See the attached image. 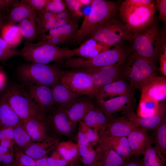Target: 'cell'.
Instances as JSON below:
<instances>
[{
	"mask_svg": "<svg viewBox=\"0 0 166 166\" xmlns=\"http://www.w3.org/2000/svg\"><path fill=\"white\" fill-rule=\"evenodd\" d=\"M118 10L113 1L92 0L89 14L84 16L81 25L69 42L74 45L82 43L98 26L115 17Z\"/></svg>",
	"mask_w": 166,
	"mask_h": 166,
	"instance_id": "cell-1",
	"label": "cell"
},
{
	"mask_svg": "<svg viewBox=\"0 0 166 166\" xmlns=\"http://www.w3.org/2000/svg\"><path fill=\"white\" fill-rule=\"evenodd\" d=\"M20 55L26 61L44 64L61 63L75 56L73 49L53 46L42 40L36 43L26 42Z\"/></svg>",
	"mask_w": 166,
	"mask_h": 166,
	"instance_id": "cell-2",
	"label": "cell"
},
{
	"mask_svg": "<svg viewBox=\"0 0 166 166\" xmlns=\"http://www.w3.org/2000/svg\"><path fill=\"white\" fill-rule=\"evenodd\" d=\"M2 95L21 119L31 118L45 121L46 113L34 103L23 85L14 84Z\"/></svg>",
	"mask_w": 166,
	"mask_h": 166,
	"instance_id": "cell-3",
	"label": "cell"
},
{
	"mask_svg": "<svg viewBox=\"0 0 166 166\" xmlns=\"http://www.w3.org/2000/svg\"><path fill=\"white\" fill-rule=\"evenodd\" d=\"M17 72L26 86L42 85L52 87L59 81L61 71L55 65L32 63L21 65Z\"/></svg>",
	"mask_w": 166,
	"mask_h": 166,
	"instance_id": "cell-4",
	"label": "cell"
},
{
	"mask_svg": "<svg viewBox=\"0 0 166 166\" xmlns=\"http://www.w3.org/2000/svg\"><path fill=\"white\" fill-rule=\"evenodd\" d=\"M121 74L123 78L129 82L134 90L140 89L147 80L156 74L153 61L133 52L128 57L126 63L122 66Z\"/></svg>",
	"mask_w": 166,
	"mask_h": 166,
	"instance_id": "cell-5",
	"label": "cell"
},
{
	"mask_svg": "<svg viewBox=\"0 0 166 166\" xmlns=\"http://www.w3.org/2000/svg\"><path fill=\"white\" fill-rule=\"evenodd\" d=\"M135 36L125 23L115 17L98 26L88 38H93L114 46L123 41L132 40Z\"/></svg>",
	"mask_w": 166,
	"mask_h": 166,
	"instance_id": "cell-6",
	"label": "cell"
},
{
	"mask_svg": "<svg viewBox=\"0 0 166 166\" xmlns=\"http://www.w3.org/2000/svg\"><path fill=\"white\" fill-rule=\"evenodd\" d=\"M119 10L123 22L136 36L152 24L156 10L153 1L139 6L119 7Z\"/></svg>",
	"mask_w": 166,
	"mask_h": 166,
	"instance_id": "cell-7",
	"label": "cell"
},
{
	"mask_svg": "<svg viewBox=\"0 0 166 166\" xmlns=\"http://www.w3.org/2000/svg\"><path fill=\"white\" fill-rule=\"evenodd\" d=\"M160 36L157 26L152 24L133 39V52L152 61L162 45Z\"/></svg>",
	"mask_w": 166,
	"mask_h": 166,
	"instance_id": "cell-8",
	"label": "cell"
},
{
	"mask_svg": "<svg viewBox=\"0 0 166 166\" xmlns=\"http://www.w3.org/2000/svg\"><path fill=\"white\" fill-rule=\"evenodd\" d=\"M60 79L73 92L91 98L95 96L100 88L94 83L90 76L81 69L61 71Z\"/></svg>",
	"mask_w": 166,
	"mask_h": 166,
	"instance_id": "cell-9",
	"label": "cell"
},
{
	"mask_svg": "<svg viewBox=\"0 0 166 166\" xmlns=\"http://www.w3.org/2000/svg\"><path fill=\"white\" fill-rule=\"evenodd\" d=\"M45 121L52 136H65L72 141L77 136V123L69 119L65 110L54 108L46 113Z\"/></svg>",
	"mask_w": 166,
	"mask_h": 166,
	"instance_id": "cell-10",
	"label": "cell"
},
{
	"mask_svg": "<svg viewBox=\"0 0 166 166\" xmlns=\"http://www.w3.org/2000/svg\"><path fill=\"white\" fill-rule=\"evenodd\" d=\"M133 93L105 101L97 102V106L104 113L108 121L114 117L129 114Z\"/></svg>",
	"mask_w": 166,
	"mask_h": 166,
	"instance_id": "cell-11",
	"label": "cell"
},
{
	"mask_svg": "<svg viewBox=\"0 0 166 166\" xmlns=\"http://www.w3.org/2000/svg\"><path fill=\"white\" fill-rule=\"evenodd\" d=\"M133 113L114 117L108 121L104 133L107 136H126L140 126L136 121Z\"/></svg>",
	"mask_w": 166,
	"mask_h": 166,
	"instance_id": "cell-12",
	"label": "cell"
},
{
	"mask_svg": "<svg viewBox=\"0 0 166 166\" xmlns=\"http://www.w3.org/2000/svg\"><path fill=\"white\" fill-rule=\"evenodd\" d=\"M122 66L110 65L81 69L90 76L96 85L100 87L123 78Z\"/></svg>",
	"mask_w": 166,
	"mask_h": 166,
	"instance_id": "cell-13",
	"label": "cell"
},
{
	"mask_svg": "<svg viewBox=\"0 0 166 166\" xmlns=\"http://www.w3.org/2000/svg\"><path fill=\"white\" fill-rule=\"evenodd\" d=\"M3 16L4 26L14 25L26 18L37 22V12L23 0H15Z\"/></svg>",
	"mask_w": 166,
	"mask_h": 166,
	"instance_id": "cell-14",
	"label": "cell"
},
{
	"mask_svg": "<svg viewBox=\"0 0 166 166\" xmlns=\"http://www.w3.org/2000/svg\"><path fill=\"white\" fill-rule=\"evenodd\" d=\"M140 90L141 92L140 98L163 101L166 98V78L156 74L147 80Z\"/></svg>",
	"mask_w": 166,
	"mask_h": 166,
	"instance_id": "cell-15",
	"label": "cell"
},
{
	"mask_svg": "<svg viewBox=\"0 0 166 166\" xmlns=\"http://www.w3.org/2000/svg\"><path fill=\"white\" fill-rule=\"evenodd\" d=\"M26 90L34 103L46 113L53 108L51 87L42 85L27 86Z\"/></svg>",
	"mask_w": 166,
	"mask_h": 166,
	"instance_id": "cell-16",
	"label": "cell"
},
{
	"mask_svg": "<svg viewBox=\"0 0 166 166\" xmlns=\"http://www.w3.org/2000/svg\"><path fill=\"white\" fill-rule=\"evenodd\" d=\"M134 90L123 78L100 87L95 97L97 102L105 101L133 92Z\"/></svg>",
	"mask_w": 166,
	"mask_h": 166,
	"instance_id": "cell-17",
	"label": "cell"
},
{
	"mask_svg": "<svg viewBox=\"0 0 166 166\" xmlns=\"http://www.w3.org/2000/svg\"><path fill=\"white\" fill-rule=\"evenodd\" d=\"M51 89L54 108L66 110L79 98L60 79Z\"/></svg>",
	"mask_w": 166,
	"mask_h": 166,
	"instance_id": "cell-18",
	"label": "cell"
},
{
	"mask_svg": "<svg viewBox=\"0 0 166 166\" xmlns=\"http://www.w3.org/2000/svg\"><path fill=\"white\" fill-rule=\"evenodd\" d=\"M133 156L142 155L144 150L153 143L147 130L139 127L132 131L127 138Z\"/></svg>",
	"mask_w": 166,
	"mask_h": 166,
	"instance_id": "cell-19",
	"label": "cell"
},
{
	"mask_svg": "<svg viewBox=\"0 0 166 166\" xmlns=\"http://www.w3.org/2000/svg\"><path fill=\"white\" fill-rule=\"evenodd\" d=\"M96 149L100 155V159L106 166H123L125 163L123 158L108 144L103 132L99 135Z\"/></svg>",
	"mask_w": 166,
	"mask_h": 166,
	"instance_id": "cell-20",
	"label": "cell"
},
{
	"mask_svg": "<svg viewBox=\"0 0 166 166\" xmlns=\"http://www.w3.org/2000/svg\"><path fill=\"white\" fill-rule=\"evenodd\" d=\"M112 47L94 38H89L73 50L75 56L89 58L109 50Z\"/></svg>",
	"mask_w": 166,
	"mask_h": 166,
	"instance_id": "cell-21",
	"label": "cell"
},
{
	"mask_svg": "<svg viewBox=\"0 0 166 166\" xmlns=\"http://www.w3.org/2000/svg\"><path fill=\"white\" fill-rule=\"evenodd\" d=\"M21 123L35 142L42 141L51 136L49 134V130L45 121L28 118L22 120Z\"/></svg>",
	"mask_w": 166,
	"mask_h": 166,
	"instance_id": "cell-22",
	"label": "cell"
},
{
	"mask_svg": "<svg viewBox=\"0 0 166 166\" xmlns=\"http://www.w3.org/2000/svg\"><path fill=\"white\" fill-rule=\"evenodd\" d=\"M59 140L50 136L42 141L34 143L23 152L35 160L41 159L56 148Z\"/></svg>",
	"mask_w": 166,
	"mask_h": 166,
	"instance_id": "cell-23",
	"label": "cell"
},
{
	"mask_svg": "<svg viewBox=\"0 0 166 166\" xmlns=\"http://www.w3.org/2000/svg\"><path fill=\"white\" fill-rule=\"evenodd\" d=\"M92 99L88 97L79 98L65 110L69 119L76 123L82 121L95 106Z\"/></svg>",
	"mask_w": 166,
	"mask_h": 166,
	"instance_id": "cell-24",
	"label": "cell"
},
{
	"mask_svg": "<svg viewBox=\"0 0 166 166\" xmlns=\"http://www.w3.org/2000/svg\"><path fill=\"white\" fill-rule=\"evenodd\" d=\"M82 121L99 135L106 130L108 120L104 113L97 106H95Z\"/></svg>",
	"mask_w": 166,
	"mask_h": 166,
	"instance_id": "cell-25",
	"label": "cell"
},
{
	"mask_svg": "<svg viewBox=\"0 0 166 166\" xmlns=\"http://www.w3.org/2000/svg\"><path fill=\"white\" fill-rule=\"evenodd\" d=\"M22 119L2 95L0 97V129L5 127H15Z\"/></svg>",
	"mask_w": 166,
	"mask_h": 166,
	"instance_id": "cell-26",
	"label": "cell"
},
{
	"mask_svg": "<svg viewBox=\"0 0 166 166\" xmlns=\"http://www.w3.org/2000/svg\"><path fill=\"white\" fill-rule=\"evenodd\" d=\"M104 132L108 144L123 158L125 163L129 161L133 155L126 137L108 136Z\"/></svg>",
	"mask_w": 166,
	"mask_h": 166,
	"instance_id": "cell-27",
	"label": "cell"
},
{
	"mask_svg": "<svg viewBox=\"0 0 166 166\" xmlns=\"http://www.w3.org/2000/svg\"><path fill=\"white\" fill-rule=\"evenodd\" d=\"M79 27L78 20H74L69 23L49 30L48 34H45L41 36L42 40L56 37L60 38L63 44L67 43L69 41Z\"/></svg>",
	"mask_w": 166,
	"mask_h": 166,
	"instance_id": "cell-28",
	"label": "cell"
},
{
	"mask_svg": "<svg viewBox=\"0 0 166 166\" xmlns=\"http://www.w3.org/2000/svg\"><path fill=\"white\" fill-rule=\"evenodd\" d=\"M166 105L164 102H160L156 113L147 118H140L135 114L134 117L140 127L147 131L154 130L157 126L166 117Z\"/></svg>",
	"mask_w": 166,
	"mask_h": 166,
	"instance_id": "cell-29",
	"label": "cell"
},
{
	"mask_svg": "<svg viewBox=\"0 0 166 166\" xmlns=\"http://www.w3.org/2000/svg\"><path fill=\"white\" fill-rule=\"evenodd\" d=\"M78 123L76 136L77 145L89 146L97 143L100 139L98 133L87 125L83 121H81Z\"/></svg>",
	"mask_w": 166,
	"mask_h": 166,
	"instance_id": "cell-30",
	"label": "cell"
},
{
	"mask_svg": "<svg viewBox=\"0 0 166 166\" xmlns=\"http://www.w3.org/2000/svg\"><path fill=\"white\" fill-rule=\"evenodd\" d=\"M0 35L4 41L13 48L20 43L22 37L18 26L15 25L4 26L0 31Z\"/></svg>",
	"mask_w": 166,
	"mask_h": 166,
	"instance_id": "cell-31",
	"label": "cell"
},
{
	"mask_svg": "<svg viewBox=\"0 0 166 166\" xmlns=\"http://www.w3.org/2000/svg\"><path fill=\"white\" fill-rule=\"evenodd\" d=\"M142 155V162L144 166H164L163 155L155 147L151 145L148 146Z\"/></svg>",
	"mask_w": 166,
	"mask_h": 166,
	"instance_id": "cell-32",
	"label": "cell"
},
{
	"mask_svg": "<svg viewBox=\"0 0 166 166\" xmlns=\"http://www.w3.org/2000/svg\"><path fill=\"white\" fill-rule=\"evenodd\" d=\"M152 140L155 147L163 155H166V118L165 117L154 129Z\"/></svg>",
	"mask_w": 166,
	"mask_h": 166,
	"instance_id": "cell-33",
	"label": "cell"
},
{
	"mask_svg": "<svg viewBox=\"0 0 166 166\" xmlns=\"http://www.w3.org/2000/svg\"><path fill=\"white\" fill-rule=\"evenodd\" d=\"M14 140L15 145L23 152L35 142L28 133L21 122L14 127Z\"/></svg>",
	"mask_w": 166,
	"mask_h": 166,
	"instance_id": "cell-34",
	"label": "cell"
},
{
	"mask_svg": "<svg viewBox=\"0 0 166 166\" xmlns=\"http://www.w3.org/2000/svg\"><path fill=\"white\" fill-rule=\"evenodd\" d=\"M56 149L64 159L69 161L78 156V146L72 141L59 142Z\"/></svg>",
	"mask_w": 166,
	"mask_h": 166,
	"instance_id": "cell-35",
	"label": "cell"
},
{
	"mask_svg": "<svg viewBox=\"0 0 166 166\" xmlns=\"http://www.w3.org/2000/svg\"><path fill=\"white\" fill-rule=\"evenodd\" d=\"M78 146V156L84 166L89 165L99 160L98 152L96 149H94L91 145Z\"/></svg>",
	"mask_w": 166,
	"mask_h": 166,
	"instance_id": "cell-36",
	"label": "cell"
},
{
	"mask_svg": "<svg viewBox=\"0 0 166 166\" xmlns=\"http://www.w3.org/2000/svg\"><path fill=\"white\" fill-rule=\"evenodd\" d=\"M160 102L148 98H140L137 110V116L140 118H147L154 115Z\"/></svg>",
	"mask_w": 166,
	"mask_h": 166,
	"instance_id": "cell-37",
	"label": "cell"
},
{
	"mask_svg": "<svg viewBox=\"0 0 166 166\" xmlns=\"http://www.w3.org/2000/svg\"><path fill=\"white\" fill-rule=\"evenodd\" d=\"M36 22L28 18L19 22L18 26L26 42L32 43L37 37Z\"/></svg>",
	"mask_w": 166,
	"mask_h": 166,
	"instance_id": "cell-38",
	"label": "cell"
},
{
	"mask_svg": "<svg viewBox=\"0 0 166 166\" xmlns=\"http://www.w3.org/2000/svg\"><path fill=\"white\" fill-rule=\"evenodd\" d=\"M74 20L75 19L73 18H57L55 17L37 27V36H41L45 34V32L49 30L64 26L71 22Z\"/></svg>",
	"mask_w": 166,
	"mask_h": 166,
	"instance_id": "cell-39",
	"label": "cell"
},
{
	"mask_svg": "<svg viewBox=\"0 0 166 166\" xmlns=\"http://www.w3.org/2000/svg\"><path fill=\"white\" fill-rule=\"evenodd\" d=\"M20 55V51L10 46L2 38L0 32V62H3Z\"/></svg>",
	"mask_w": 166,
	"mask_h": 166,
	"instance_id": "cell-40",
	"label": "cell"
},
{
	"mask_svg": "<svg viewBox=\"0 0 166 166\" xmlns=\"http://www.w3.org/2000/svg\"><path fill=\"white\" fill-rule=\"evenodd\" d=\"M15 161L14 166H35V160L25 154L15 145L14 147Z\"/></svg>",
	"mask_w": 166,
	"mask_h": 166,
	"instance_id": "cell-41",
	"label": "cell"
},
{
	"mask_svg": "<svg viewBox=\"0 0 166 166\" xmlns=\"http://www.w3.org/2000/svg\"><path fill=\"white\" fill-rule=\"evenodd\" d=\"M64 1L66 4L67 9L74 19L78 20L82 16L83 14L80 10V8L81 5L79 0H65Z\"/></svg>",
	"mask_w": 166,
	"mask_h": 166,
	"instance_id": "cell-42",
	"label": "cell"
},
{
	"mask_svg": "<svg viewBox=\"0 0 166 166\" xmlns=\"http://www.w3.org/2000/svg\"><path fill=\"white\" fill-rule=\"evenodd\" d=\"M66 6L64 1L61 0H49L45 8L51 12L58 14L66 9Z\"/></svg>",
	"mask_w": 166,
	"mask_h": 166,
	"instance_id": "cell-43",
	"label": "cell"
},
{
	"mask_svg": "<svg viewBox=\"0 0 166 166\" xmlns=\"http://www.w3.org/2000/svg\"><path fill=\"white\" fill-rule=\"evenodd\" d=\"M47 160L49 166H69V163L64 159L56 149L50 157H47Z\"/></svg>",
	"mask_w": 166,
	"mask_h": 166,
	"instance_id": "cell-44",
	"label": "cell"
},
{
	"mask_svg": "<svg viewBox=\"0 0 166 166\" xmlns=\"http://www.w3.org/2000/svg\"><path fill=\"white\" fill-rule=\"evenodd\" d=\"M56 14L49 12L45 8L38 13L37 12V27H39L49 20L55 18Z\"/></svg>",
	"mask_w": 166,
	"mask_h": 166,
	"instance_id": "cell-45",
	"label": "cell"
},
{
	"mask_svg": "<svg viewBox=\"0 0 166 166\" xmlns=\"http://www.w3.org/2000/svg\"><path fill=\"white\" fill-rule=\"evenodd\" d=\"M156 10L159 12L158 19L164 23L166 22V0H156L155 5Z\"/></svg>",
	"mask_w": 166,
	"mask_h": 166,
	"instance_id": "cell-46",
	"label": "cell"
},
{
	"mask_svg": "<svg viewBox=\"0 0 166 166\" xmlns=\"http://www.w3.org/2000/svg\"><path fill=\"white\" fill-rule=\"evenodd\" d=\"M153 1L151 0H126L122 2L119 7L139 6L150 3Z\"/></svg>",
	"mask_w": 166,
	"mask_h": 166,
	"instance_id": "cell-47",
	"label": "cell"
},
{
	"mask_svg": "<svg viewBox=\"0 0 166 166\" xmlns=\"http://www.w3.org/2000/svg\"><path fill=\"white\" fill-rule=\"evenodd\" d=\"M36 11H40L44 9L49 0H23Z\"/></svg>",
	"mask_w": 166,
	"mask_h": 166,
	"instance_id": "cell-48",
	"label": "cell"
},
{
	"mask_svg": "<svg viewBox=\"0 0 166 166\" xmlns=\"http://www.w3.org/2000/svg\"><path fill=\"white\" fill-rule=\"evenodd\" d=\"M160 69L162 74L166 76V45H162L160 58Z\"/></svg>",
	"mask_w": 166,
	"mask_h": 166,
	"instance_id": "cell-49",
	"label": "cell"
},
{
	"mask_svg": "<svg viewBox=\"0 0 166 166\" xmlns=\"http://www.w3.org/2000/svg\"><path fill=\"white\" fill-rule=\"evenodd\" d=\"M4 139L14 140V127H5L0 129V140Z\"/></svg>",
	"mask_w": 166,
	"mask_h": 166,
	"instance_id": "cell-50",
	"label": "cell"
},
{
	"mask_svg": "<svg viewBox=\"0 0 166 166\" xmlns=\"http://www.w3.org/2000/svg\"><path fill=\"white\" fill-rule=\"evenodd\" d=\"M14 155V149L13 150L4 154L3 155L2 163L4 165L8 166L12 162Z\"/></svg>",
	"mask_w": 166,
	"mask_h": 166,
	"instance_id": "cell-51",
	"label": "cell"
},
{
	"mask_svg": "<svg viewBox=\"0 0 166 166\" xmlns=\"http://www.w3.org/2000/svg\"><path fill=\"white\" fill-rule=\"evenodd\" d=\"M15 143L14 140L10 139H4L0 140V145L10 150H14Z\"/></svg>",
	"mask_w": 166,
	"mask_h": 166,
	"instance_id": "cell-52",
	"label": "cell"
},
{
	"mask_svg": "<svg viewBox=\"0 0 166 166\" xmlns=\"http://www.w3.org/2000/svg\"><path fill=\"white\" fill-rule=\"evenodd\" d=\"M15 0H0V14L12 6Z\"/></svg>",
	"mask_w": 166,
	"mask_h": 166,
	"instance_id": "cell-53",
	"label": "cell"
},
{
	"mask_svg": "<svg viewBox=\"0 0 166 166\" xmlns=\"http://www.w3.org/2000/svg\"><path fill=\"white\" fill-rule=\"evenodd\" d=\"M125 162L123 166H144L142 161L138 160H132Z\"/></svg>",
	"mask_w": 166,
	"mask_h": 166,
	"instance_id": "cell-54",
	"label": "cell"
},
{
	"mask_svg": "<svg viewBox=\"0 0 166 166\" xmlns=\"http://www.w3.org/2000/svg\"><path fill=\"white\" fill-rule=\"evenodd\" d=\"M35 166H49L46 156L41 159L35 160Z\"/></svg>",
	"mask_w": 166,
	"mask_h": 166,
	"instance_id": "cell-55",
	"label": "cell"
},
{
	"mask_svg": "<svg viewBox=\"0 0 166 166\" xmlns=\"http://www.w3.org/2000/svg\"><path fill=\"white\" fill-rule=\"evenodd\" d=\"M69 166H84L78 156L77 158L69 161Z\"/></svg>",
	"mask_w": 166,
	"mask_h": 166,
	"instance_id": "cell-56",
	"label": "cell"
},
{
	"mask_svg": "<svg viewBox=\"0 0 166 166\" xmlns=\"http://www.w3.org/2000/svg\"><path fill=\"white\" fill-rule=\"evenodd\" d=\"M6 82V76L0 69V91L4 87Z\"/></svg>",
	"mask_w": 166,
	"mask_h": 166,
	"instance_id": "cell-57",
	"label": "cell"
},
{
	"mask_svg": "<svg viewBox=\"0 0 166 166\" xmlns=\"http://www.w3.org/2000/svg\"><path fill=\"white\" fill-rule=\"evenodd\" d=\"M87 166H106L101 160H98Z\"/></svg>",
	"mask_w": 166,
	"mask_h": 166,
	"instance_id": "cell-58",
	"label": "cell"
},
{
	"mask_svg": "<svg viewBox=\"0 0 166 166\" xmlns=\"http://www.w3.org/2000/svg\"><path fill=\"white\" fill-rule=\"evenodd\" d=\"M4 18L3 14H0V32L4 26Z\"/></svg>",
	"mask_w": 166,
	"mask_h": 166,
	"instance_id": "cell-59",
	"label": "cell"
},
{
	"mask_svg": "<svg viewBox=\"0 0 166 166\" xmlns=\"http://www.w3.org/2000/svg\"><path fill=\"white\" fill-rule=\"evenodd\" d=\"M92 0H79V2L82 5H88L91 4Z\"/></svg>",
	"mask_w": 166,
	"mask_h": 166,
	"instance_id": "cell-60",
	"label": "cell"
},
{
	"mask_svg": "<svg viewBox=\"0 0 166 166\" xmlns=\"http://www.w3.org/2000/svg\"><path fill=\"white\" fill-rule=\"evenodd\" d=\"M10 150L9 149L3 147L0 145V154H3L7 153L10 151Z\"/></svg>",
	"mask_w": 166,
	"mask_h": 166,
	"instance_id": "cell-61",
	"label": "cell"
},
{
	"mask_svg": "<svg viewBox=\"0 0 166 166\" xmlns=\"http://www.w3.org/2000/svg\"></svg>",
	"mask_w": 166,
	"mask_h": 166,
	"instance_id": "cell-62",
	"label": "cell"
}]
</instances>
